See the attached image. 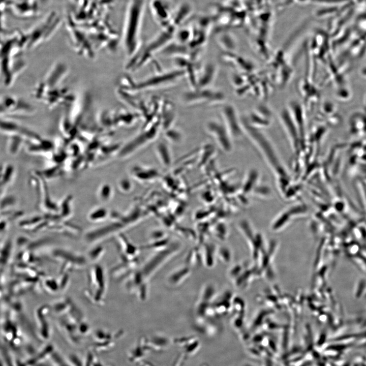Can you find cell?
Segmentation results:
<instances>
[{"label": "cell", "instance_id": "5", "mask_svg": "<svg viewBox=\"0 0 366 366\" xmlns=\"http://www.w3.org/2000/svg\"><path fill=\"white\" fill-rule=\"evenodd\" d=\"M161 129L160 118L143 127V131L121 148L119 156L126 157L150 143L157 137Z\"/></svg>", "mask_w": 366, "mask_h": 366}, {"label": "cell", "instance_id": "13", "mask_svg": "<svg viewBox=\"0 0 366 366\" xmlns=\"http://www.w3.org/2000/svg\"><path fill=\"white\" fill-rule=\"evenodd\" d=\"M217 73V68L214 64L206 65L202 71L201 75L197 79L196 88H209L214 81Z\"/></svg>", "mask_w": 366, "mask_h": 366}, {"label": "cell", "instance_id": "7", "mask_svg": "<svg viewBox=\"0 0 366 366\" xmlns=\"http://www.w3.org/2000/svg\"><path fill=\"white\" fill-rule=\"evenodd\" d=\"M34 112V108L30 104L13 95L0 97V117L25 116Z\"/></svg>", "mask_w": 366, "mask_h": 366}, {"label": "cell", "instance_id": "19", "mask_svg": "<svg viewBox=\"0 0 366 366\" xmlns=\"http://www.w3.org/2000/svg\"><path fill=\"white\" fill-rule=\"evenodd\" d=\"M107 215L106 210L103 208L97 209L90 215V219L93 221L102 220Z\"/></svg>", "mask_w": 366, "mask_h": 366}, {"label": "cell", "instance_id": "20", "mask_svg": "<svg viewBox=\"0 0 366 366\" xmlns=\"http://www.w3.org/2000/svg\"><path fill=\"white\" fill-rule=\"evenodd\" d=\"M111 189L107 185H105L101 188L100 190V196L101 200L104 201L107 200L110 196Z\"/></svg>", "mask_w": 366, "mask_h": 366}, {"label": "cell", "instance_id": "16", "mask_svg": "<svg viewBox=\"0 0 366 366\" xmlns=\"http://www.w3.org/2000/svg\"><path fill=\"white\" fill-rule=\"evenodd\" d=\"M217 40L222 48L227 50H232L235 47L233 38L226 32L219 31L217 36Z\"/></svg>", "mask_w": 366, "mask_h": 366}, {"label": "cell", "instance_id": "22", "mask_svg": "<svg viewBox=\"0 0 366 366\" xmlns=\"http://www.w3.org/2000/svg\"><path fill=\"white\" fill-rule=\"evenodd\" d=\"M364 105H365V110H366V95H365V97H364Z\"/></svg>", "mask_w": 366, "mask_h": 366}, {"label": "cell", "instance_id": "9", "mask_svg": "<svg viewBox=\"0 0 366 366\" xmlns=\"http://www.w3.org/2000/svg\"><path fill=\"white\" fill-rule=\"evenodd\" d=\"M205 129L221 149L226 152L231 151L232 138L223 121L209 120L205 124Z\"/></svg>", "mask_w": 366, "mask_h": 366}, {"label": "cell", "instance_id": "1", "mask_svg": "<svg viewBox=\"0 0 366 366\" xmlns=\"http://www.w3.org/2000/svg\"><path fill=\"white\" fill-rule=\"evenodd\" d=\"M68 72L65 64L61 63L55 64L36 87L34 97L50 108L73 104L74 97L66 83Z\"/></svg>", "mask_w": 366, "mask_h": 366}, {"label": "cell", "instance_id": "2", "mask_svg": "<svg viewBox=\"0 0 366 366\" xmlns=\"http://www.w3.org/2000/svg\"><path fill=\"white\" fill-rule=\"evenodd\" d=\"M146 0H130L127 9L122 35V44L129 60L140 51V34Z\"/></svg>", "mask_w": 366, "mask_h": 366}, {"label": "cell", "instance_id": "4", "mask_svg": "<svg viewBox=\"0 0 366 366\" xmlns=\"http://www.w3.org/2000/svg\"><path fill=\"white\" fill-rule=\"evenodd\" d=\"M186 75L181 68L151 76L139 82L128 79V83H123L119 88L131 93L154 89L173 84Z\"/></svg>", "mask_w": 366, "mask_h": 366}, {"label": "cell", "instance_id": "15", "mask_svg": "<svg viewBox=\"0 0 366 366\" xmlns=\"http://www.w3.org/2000/svg\"><path fill=\"white\" fill-rule=\"evenodd\" d=\"M133 175L141 181H151L159 177V172L155 168L138 166L134 168Z\"/></svg>", "mask_w": 366, "mask_h": 366}, {"label": "cell", "instance_id": "12", "mask_svg": "<svg viewBox=\"0 0 366 366\" xmlns=\"http://www.w3.org/2000/svg\"><path fill=\"white\" fill-rule=\"evenodd\" d=\"M193 13V7L191 4L187 1L182 2L175 7L170 25L176 28H179L186 24Z\"/></svg>", "mask_w": 366, "mask_h": 366}, {"label": "cell", "instance_id": "10", "mask_svg": "<svg viewBox=\"0 0 366 366\" xmlns=\"http://www.w3.org/2000/svg\"><path fill=\"white\" fill-rule=\"evenodd\" d=\"M151 15L162 28L170 25L175 6L170 0H150L149 4Z\"/></svg>", "mask_w": 366, "mask_h": 366}, {"label": "cell", "instance_id": "8", "mask_svg": "<svg viewBox=\"0 0 366 366\" xmlns=\"http://www.w3.org/2000/svg\"><path fill=\"white\" fill-rule=\"evenodd\" d=\"M181 98L185 104L194 105L220 103L225 100V96L221 92L209 87L192 89L185 93Z\"/></svg>", "mask_w": 366, "mask_h": 366}, {"label": "cell", "instance_id": "11", "mask_svg": "<svg viewBox=\"0 0 366 366\" xmlns=\"http://www.w3.org/2000/svg\"><path fill=\"white\" fill-rule=\"evenodd\" d=\"M221 114L222 121L232 138L239 136L242 125L234 108L231 105H225L222 108Z\"/></svg>", "mask_w": 366, "mask_h": 366}, {"label": "cell", "instance_id": "6", "mask_svg": "<svg viewBox=\"0 0 366 366\" xmlns=\"http://www.w3.org/2000/svg\"><path fill=\"white\" fill-rule=\"evenodd\" d=\"M51 256L60 263L59 273H69V271L83 269L89 262L87 256L64 249L53 250Z\"/></svg>", "mask_w": 366, "mask_h": 366}, {"label": "cell", "instance_id": "17", "mask_svg": "<svg viewBox=\"0 0 366 366\" xmlns=\"http://www.w3.org/2000/svg\"><path fill=\"white\" fill-rule=\"evenodd\" d=\"M166 140L172 143H179L182 140L183 135L179 130L172 127L164 131Z\"/></svg>", "mask_w": 366, "mask_h": 366}, {"label": "cell", "instance_id": "18", "mask_svg": "<svg viewBox=\"0 0 366 366\" xmlns=\"http://www.w3.org/2000/svg\"><path fill=\"white\" fill-rule=\"evenodd\" d=\"M103 250L102 247H97L88 253L87 257L89 261L95 262L98 260L102 255Z\"/></svg>", "mask_w": 366, "mask_h": 366}, {"label": "cell", "instance_id": "14", "mask_svg": "<svg viewBox=\"0 0 366 366\" xmlns=\"http://www.w3.org/2000/svg\"><path fill=\"white\" fill-rule=\"evenodd\" d=\"M156 156L161 164L165 167H169L173 162L171 149L169 144L164 141L159 142L155 147Z\"/></svg>", "mask_w": 366, "mask_h": 366}, {"label": "cell", "instance_id": "21", "mask_svg": "<svg viewBox=\"0 0 366 366\" xmlns=\"http://www.w3.org/2000/svg\"><path fill=\"white\" fill-rule=\"evenodd\" d=\"M120 187L123 190L128 191L132 187L131 182L128 179H123L120 182Z\"/></svg>", "mask_w": 366, "mask_h": 366}, {"label": "cell", "instance_id": "3", "mask_svg": "<svg viewBox=\"0 0 366 366\" xmlns=\"http://www.w3.org/2000/svg\"><path fill=\"white\" fill-rule=\"evenodd\" d=\"M87 286L84 295L92 304L102 306L105 303L107 290L106 271L102 266L94 264L87 270Z\"/></svg>", "mask_w": 366, "mask_h": 366}]
</instances>
